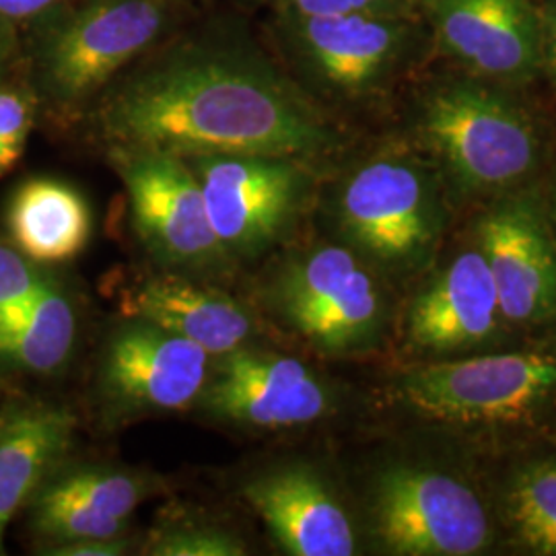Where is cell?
I'll use <instances>...</instances> for the list:
<instances>
[{"instance_id":"cell-23","label":"cell","mask_w":556,"mask_h":556,"mask_svg":"<svg viewBox=\"0 0 556 556\" xmlns=\"http://www.w3.org/2000/svg\"><path fill=\"white\" fill-rule=\"evenodd\" d=\"M248 553L241 538L229 530L184 521L155 530L144 548V555L153 556H243Z\"/></svg>"},{"instance_id":"cell-30","label":"cell","mask_w":556,"mask_h":556,"mask_svg":"<svg viewBox=\"0 0 556 556\" xmlns=\"http://www.w3.org/2000/svg\"><path fill=\"white\" fill-rule=\"evenodd\" d=\"M548 215H551V223H553V229H555L556 236V197L553 200V204H551V208H548Z\"/></svg>"},{"instance_id":"cell-1","label":"cell","mask_w":556,"mask_h":556,"mask_svg":"<svg viewBox=\"0 0 556 556\" xmlns=\"http://www.w3.org/2000/svg\"><path fill=\"white\" fill-rule=\"evenodd\" d=\"M101 128L116 147L200 155L301 160L332 130L273 62L239 41L181 43L144 64L105 101Z\"/></svg>"},{"instance_id":"cell-4","label":"cell","mask_w":556,"mask_h":556,"mask_svg":"<svg viewBox=\"0 0 556 556\" xmlns=\"http://www.w3.org/2000/svg\"><path fill=\"white\" fill-rule=\"evenodd\" d=\"M445 220L438 179L406 157L365 163L338 197V223L351 248L396 275L431 262Z\"/></svg>"},{"instance_id":"cell-18","label":"cell","mask_w":556,"mask_h":556,"mask_svg":"<svg viewBox=\"0 0 556 556\" xmlns=\"http://www.w3.org/2000/svg\"><path fill=\"white\" fill-rule=\"evenodd\" d=\"M75 425L68 410L48 406H27L0 420V555L9 521L68 452Z\"/></svg>"},{"instance_id":"cell-5","label":"cell","mask_w":556,"mask_h":556,"mask_svg":"<svg viewBox=\"0 0 556 556\" xmlns=\"http://www.w3.org/2000/svg\"><path fill=\"white\" fill-rule=\"evenodd\" d=\"M369 516L390 555L475 556L495 542L491 511L477 489L435 466L386 468L374 480Z\"/></svg>"},{"instance_id":"cell-11","label":"cell","mask_w":556,"mask_h":556,"mask_svg":"<svg viewBox=\"0 0 556 556\" xmlns=\"http://www.w3.org/2000/svg\"><path fill=\"white\" fill-rule=\"evenodd\" d=\"M208 378L206 351L144 319L122 324L101 361L103 400L124 417L188 408Z\"/></svg>"},{"instance_id":"cell-3","label":"cell","mask_w":556,"mask_h":556,"mask_svg":"<svg viewBox=\"0 0 556 556\" xmlns=\"http://www.w3.org/2000/svg\"><path fill=\"white\" fill-rule=\"evenodd\" d=\"M396 396L410 413L439 425H516L556 400V355L519 351L439 358L397 379Z\"/></svg>"},{"instance_id":"cell-21","label":"cell","mask_w":556,"mask_h":556,"mask_svg":"<svg viewBox=\"0 0 556 556\" xmlns=\"http://www.w3.org/2000/svg\"><path fill=\"white\" fill-rule=\"evenodd\" d=\"M501 517L528 553L556 556V457L519 464L503 484Z\"/></svg>"},{"instance_id":"cell-12","label":"cell","mask_w":556,"mask_h":556,"mask_svg":"<svg viewBox=\"0 0 556 556\" xmlns=\"http://www.w3.org/2000/svg\"><path fill=\"white\" fill-rule=\"evenodd\" d=\"M509 326L491 268L477 243L438 268L406 314L408 342L435 361L495 349Z\"/></svg>"},{"instance_id":"cell-14","label":"cell","mask_w":556,"mask_h":556,"mask_svg":"<svg viewBox=\"0 0 556 556\" xmlns=\"http://www.w3.org/2000/svg\"><path fill=\"white\" fill-rule=\"evenodd\" d=\"M285 34L307 68L344 93H361L392 75L417 41L413 15L280 13Z\"/></svg>"},{"instance_id":"cell-29","label":"cell","mask_w":556,"mask_h":556,"mask_svg":"<svg viewBox=\"0 0 556 556\" xmlns=\"http://www.w3.org/2000/svg\"><path fill=\"white\" fill-rule=\"evenodd\" d=\"M54 0H0V15L9 20H27L46 11Z\"/></svg>"},{"instance_id":"cell-19","label":"cell","mask_w":556,"mask_h":556,"mask_svg":"<svg viewBox=\"0 0 556 556\" xmlns=\"http://www.w3.org/2000/svg\"><path fill=\"white\" fill-rule=\"evenodd\" d=\"M15 248L38 264L75 258L91 238V211L79 190L59 179H29L9 206Z\"/></svg>"},{"instance_id":"cell-24","label":"cell","mask_w":556,"mask_h":556,"mask_svg":"<svg viewBox=\"0 0 556 556\" xmlns=\"http://www.w3.org/2000/svg\"><path fill=\"white\" fill-rule=\"evenodd\" d=\"M56 280L17 248L0 245V316L31 303Z\"/></svg>"},{"instance_id":"cell-7","label":"cell","mask_w":556,"mask_h":556,"mask_svg":"<svg viewBox=\"0 0 556 556\" xmlns=\"http://www.w3.org/2000/svg\"><path fill=\"white\" fill-rule=\"evenodd\" d=\"M186 161L199 178L225 254L258 256L298 219L307 190L298 161L270 155H200Z\"/></svg>"},{"instance_id":"cell-25","label":"cell","mask_w":556,"mask_h":556,"mask_svg":"<svg viewBox=\"0 0 556 556\" xmlns=\"http://www.w3.org/2000/svg\"><path fill=\"white\" fill-rule=\"evenodd\" d=\"M31 128V105L17 91H0V178L15 167Z\"/></svg>"},{"instance_id":"cell-13","label":"cell","mask_w":556,"mask_h":556,"mask_svg":"<svg viewBox=\"0 0 556 556\" xmlns=\"http://www.w3.org/2000/svg\"><path fill=\"white\" fill-rule=\"evenodd\" d=\"M208 378L200 402L227 422L282 431L326 417L332 394L303 361L252 349H236Z\"/></svg>"},{"instance_id":"cell-27","label":"cell","mask_w":556,"mask_h":556,"mask_svg":"<svg viewBox=\"0 0 556 556\" xmlns=\"http://www.w3.org/2000/svg\"><path fill=\"white\" fill-rule=\"evenodd\" d=\"M52 555L59 556H118L126 553L128 542L124 538H96V540H77L54 546Z\"/></svg>"},{"instance_id":"cell-2","label":"cell","mask_w":556,"mask_h":556,"mask_svg":"<svg viewBox=\"0 0 556 556\" xmlns=\"http://www.w3.org/2000/svg\"><path fill=\"white\" fill-rule=\"evenodd\" d=\"M420 135L445 174L468 194H509L542 163V139L532 116L497 89L447 83L420 110Z\"/></svg>"},{"instance_id":"cell-22","label":"cell","mask_w":556,"mask_h":556,"mask_svg":"<svg viewBox=\"0 0 556 556\" xmlns=\"http://www.w3.org/2000/svg\"><path fill=\"white\" fill-rule=\"evenodd\" d=\"M149 484L147 478L126 470L79 468L46 484L36 501L128 521L149 495Z\"/></svg>"},{"instance_id":"cell-15","label":"cell","mask_w":556,"mask_h":556,"mask_svg":"<svg viewBox=\"0 0 556 556\" xmlns=\"http://www.w3.org/2000/svg\"><path fill=\"white\" fill-rule=\"evenodd\" d=\"M441 48L480 77L526 80L542 68V15L532 0H420Z\"/></svg>"},{"instance_id":"cell-16","label":"cell","mask_w":556,"mask_h":556,"mask_svg":"<svg viewBox=\"0 0 556 556\" xmlns=\"http://www.w3.org/2000/svg\"><path fill=\"white\" fill-rule=\"evenodd\" d=\"M243 498L278 546L293 556L357 553L353 519L330 484L305 464H287L252 478Z\"/></svg>"},{"instance_id":"cell-17","label":"cell","mask_w":556,"mask_h":556,"mask_svg":"<svg viewBox=\"0 0 556 556\" xmlns=\"http://www.w3.org/2000/svg\"><path fill=\"white\" fill-rule=\"evenodd\" d=\"M124 314L186 338L208 355L241 349L254 328L250 314L233 299L178 277L142 282L128 293Z\"/></svg>"},{"instance_id":"cell-20","label":"cell","mask_w":556,"mask_h":556,"mask_svg":"<svg viewBox=\"0 0 556 556\" xmlns=\"http://www.w3.org/2000/svg\"><path fill=\"white\" fill-rule=\"evenodd\" d=\"M75 338V307L54 282L31 303L0 316V361L50 374L68 358Z\"/></svg>"},{"instance_id":"cell-9","label":"cell","mask_w":556,"mask_h":556,"mask_svg":"<svg viewBox=\"0 0 556 556\" xmlns=\"http://www.w3.org/2000/svg\"><path fill=\"white\" fill-rule=\"evenodd\" d=\"M165 0H89L62 21L43 50V73L60 100L98 91L124 64L157 40Z\"/></svg>"},{"instance_id":"cell-26","label":"cell","mask_w":556,"mask_h":556,"mask_svg":"<svg viewBox=\"0 0 556 556\" xmlns=\"http://www.w3.org/2000/svg\"><path fill=\"white\" fill-rule=\"evenodd\" d=\"M280 13L326 17L351 13H394L413 15L420 0H268Z\"/></svg>"},{"instance_id":"cell-6","label":"cell","mask_w":556,"mask_h":556,"mask_svg":"<svg viewBox=\"0 0 556 556\" xmlns=\"http://www.w3.org/2000/svg\"><path fill=\"white\" fill-rule=\"evenodd\" d=\"M273 307L326 355H355L376 346L388 318L378 278L344 245H318L291 260L273 285Z\"/></svg>"},{"instance_id":"cell-10","label":"cell","mask_w":556,"mask_h":556,"mask_svg":"<svg viewBox=\"0 0 556 556\" xmlns=\"http://www.w3.org/2000/svg\"><path fill=\"white\" fill-rule=\"evenodd\" d=\"M511 326L556 321V236L548 211L530 194L493 204L478 220L477 239Z\"/></svg>"},{"instance_id":"cell-28","label":"cell","mask_w":556,"mask_h":556,"mask_svg":"<svg viewBox=\"0 0 556 556\" xmlns=\"http://www.w3.org/2000/svg\"><path fill=\"white\" fill-rule=\"evenodd\" d=\"M542 15V68L556 80V0H551Z\"/></svg>"},{"instance_id":"cell-8","label":"cell","mask_w":556,"mask_h":556,"mask_svg":"<svg viewBox=\"0 0 556 556\" xmlns=\"http://www.w3.org/2000/svg\"><path fill=\"white\" fill-rule=\"evenodd\" d=\"M112 163L128 190L140 239L157 258L188 268L219 264L225 250L188 161L153 149L114 147Z\"/></svg>"}]
</instances>
